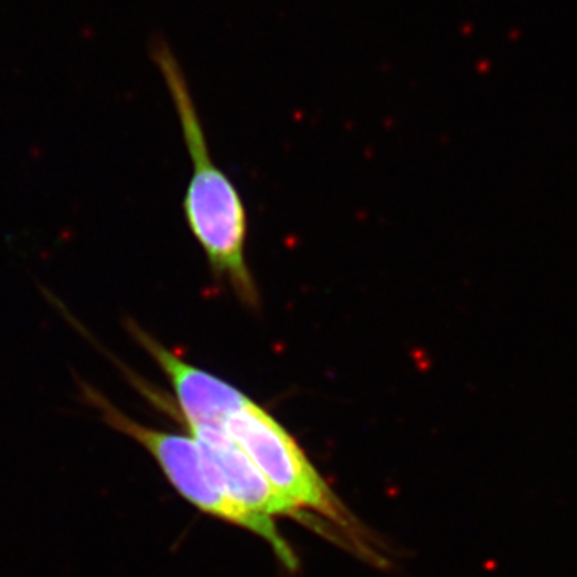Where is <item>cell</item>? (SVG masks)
I'll list each match as a JSON object with an SVG mask.
<instances>
[{
    "instance_id": "6da1fadb",
    "label": "cell",
    "mask_w": 577,
    "mask_h": 577,
    "mask_svg": "<svg viewBox=\"0 0 577 577\" xmlns=\"http://www.w3.org/2000/svg\"><path fill=\"white\" fill-rule=\"evenodd\" d=\"M192 162L183 212L194 239L201 245L210 271L226 284L247 308L260 306V293L247 263V212L242 197L228 175L212 160L206 133L199 120L190 88L175 58L165 45L154 50Z\"/></svg>"
},
{
    "instance_id": "7a4b0ae2",
    "label": "cell",
    "mask_w": 577,
    "mask_h": 577,
    "mask_svg": "<svg viewBox=\"0 0 577 577\" xmlns=\"http://www.w3.org/2000/svg\"><path fill=\"white\" fill-rule=\"evenodd\" d=\"M77 388L80 400L92 407L108 427L148 450L183 499L204 513L256 534L272 548L284 568L288 571L298 568L295 552L276 529L272 518L247 510L228 494L218 471L192 436L188 438L185 434L146 427L127 416L95 385L82 379H77Z\"/></svg>"
},
{
    "instance_id": "3957f363",
    "label": "cell",
    "mask_w": 577,
    "mask_h": 577,
    "mask_svg": "<svg viewBox=\"0 0 577 577\" xmlns=\"http://www.w3.org/2000/svg\"><path fill=\"white\" fill-rule=\"evenodd\" d=\"M224 430L282 496L303 510L308 508L329 518L340 528L358 529L295 436L265 407L250 400L228 418Z\"/></svg>"
},
{
    "instance_id": "277c9868",
    "label": "cell",
    "mask_w": 577,
    "mask_h": 577,
    "mask_svg": "<svg viewBox=\"0 0 577 577\" xmlns=\"http://www.w3.org/2000/svg\"><path fill=\"white\" fill-rule=\"evenodd\" d=\"M127 330L169 379L180 420L188 430L224 428L228 418L250 401L238 386L188 363L132 319Z\"/></svg>"
},
{
    "instance_id": "5b68a950",
    "label": "cell",
    "mask_w": 577,
    "mask_h": 577,
    "mask_svg": "<svg viewBox=\"0 0 577 577\" xmlns=\"http://www.w3.org/2000/svg\"><path fill=\"white\" fill-rule=\"evenodd\" d=\"M190 433L218 471L228 494L244 508L270 518L288 516L308 526L318 524L314 516H308L265 478L224 428H190Z\"/></svg>"
}]
</instances>
